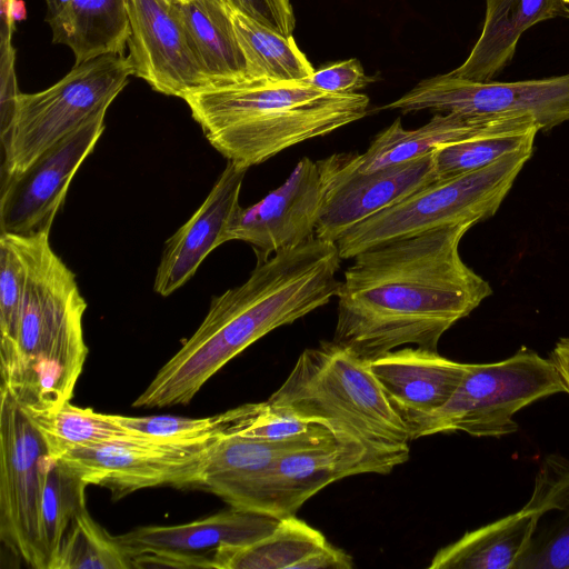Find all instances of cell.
I'll return each instance as SVG.
<instances>
[{"label": "cell", "mask_w": 569, "mask_h": 569, "mask_svg": "<svg viewBox=\"0 0 569 569\" xmlns=\"http://www.w3.org/2000/svg\"><path fill=\"white\" fill-rule=\"evenodd\" d=\"M352 558L329 542L305 559L298 569H350Z\"/></svg>", "instance_id": "8d00e7d4"}, {"label": "cell", "mask_w": 569, "mask_h": 569, "mask_svg": "<svg viewBox=\"0 0 569 569\" xmlns=\"http://www.w3.org/2000/svg\"><path fill=\"white\" fill-rule=\"evenodd\" d=\"M28 413L41 433L49 453L53 457H61L74 448L91 447L142 435L122 427L114 415L99 413L91 408H80L70 401L54 409Z\"/></svg>", "instance_id": "f546056e"}, {"label": "cell", "mask_w": 569, "mask_h": 569, "mask_svg": "<svg viewBox=\"0 0 569 569\" xmlns=\"http://www.w3.org/2000/svg\"><path fill=\"white\" fill-rule=\"evenodd\" d=\"M267 401L323 423L339 440L357 442L396 466L409 458V427L391 407L369 362L332 340L305 349Z\"/></svg>", "instance_id": "5b68a950"}, {"label": "cell", "mask_w": 569, "mask_h": 569, "mask_svg": "<svg viewBox=\"0 0 569 569\" xmlns=\"http://www.w3.org/2000/svg\"><path fill=\"white\" fill-rule=\"evenodd\" d=\"M326 188L321 160L303 157L282 186L257 203L237 210L224 242L249 243L259 262L316 237Z\"/></svg>", "instance_id": "9a60e30c"}, {"label": "cell", "mask_w": 569, "mask_h": 569, "mask_svg": "<svg viewBox=\"0 0 569 569\" xmlns=\"http://www.w3.org/2000/svg\"><path fill=\"white\" fill-rule=\"evenodd\" d=\"M395 467L357 442L336 438L279 456L222 500L232 508L283 519L296 516L307 500L335 481L359 473L386 475Z\"/></svg>", "instance_id": "30bf717a"}, {"label": "cell", "mask_w": 569, "mask_h": 569, "mask_svg": "<svg viewBox=\"0 0 569 569\" xmlns=\"http://www.w3.org/2000/svg\"><path fill=\"white\" fill-rule=\"evenodd\" d=\"M522 508L539 517L546 512L555 517L535 531L516 569H569V460L558 455L543 460Z\"/></svg>", "instance_id": "603a6c76"}, {"label": "cell", "mask_w": 569, "mask_h": 569, "mask_svg": "<svg viewBox=\"0 0 569 569\" xmlns=\"http://www.w3.org/2000/svg\"><path fill=\"white\" fill-rule=\"evenodd\" d=\"M263 26L284 36H292L296 19L290 0H222Z\"/></svg>", "instance_id": "d590c367"}, {"label": "cell", "mask_w": 569, "mask_h": 569, "mask_svg": "<svg viewBox=\"0 0 569 569\" xmlns=\"http://www.w3.org/2000/svg\"><path fill=\"white\" fill-rule=\"evenodd\" d=\"M381 109L485 118L530 116L547 132L569 120V72L513 82L475 81L448 72L421 80Z\"/></svg>", "instance_id": "8fae6325"}, {"label": "cell", "mask_w": 569, "mask_h": 569, "mask_svg": "<svg viewBox=\"0 0 569 569\" xmlns=\"http://www.w3.org/2000/svg\"><path fill=\"white\" fill-rule=\"evenodd\" d=\"M17 237L27 283L16 341L0 347L1 387L28 412H39L73 396L88 355L82 327L87 302L49 234Z\"/></svg>", "instance_id": "3957f363"}, {"label": "cell", "mask_w": 569, "mask_h": 569, "mask_svg": "<svg viewBox=\"0 0 569 569\" xmlns=\"http://www.w3.org/2000/svg\"><path fill=\"white\" fill-rule=\"evenodd\" d=\"M228 435L277 443L323 442L336 438L323 423L299 418L268 401L237 407L234 423Z\"/></svg>", "instance_id": "1f68e13d"}, {"label": "cell", "mask_w": 569, "mask_h": 569, "mask_svg": "<svg viewBox=\"0 0 569 569\" xmlns=\"http://www.w3.org/2000/svg\"><path fill=\"white\" fill-rule=\"evenodd\" d=\"M48 457L27 410L0 387V539L36 569H46L40 513Z\"/></svg>", "instance_id": "9c48e42d"}, {"label": "cell", "mask_w": 569, "mask_h": 569, "mask_svg": "<svg viewBox=\"0 0 569 569\" xmlns=\"http://www.w3.org/2000/svg\"><path fill=\"white\" fill-rule=\"evenodd\" d=\"M231 18L250 79L299 81L315 72L292 36L281 34L232 8Z\"/></svg>", "instance_id": "83f0119b"}, {"label": "cell", "mask_w": 569, "mask_h": 569, "mask_svg": "<svg viewBox=\"0 0 569 569\" xmlns=\"http://www.w3.org/2000/svg\"><path fill=\"white\" fill-rule=\"evenodd\" d=\"M326 197L317 238L336 242L345 232L435 182L432 153L371 172H356L347 153L321 159Z\"/></svg>", "instance_id": "2e32d148"}, {"label": "cell", "mask_w": 569, "mask_h": 569, "mask_svg": "<svg viewBox=\"0 0 569 569\" xmlns=\"http://www.w3.org/2000/svg\"><path fill=\"white\" fill-rule=\"evenodd\" d=\"M539 131L530 116L498 118L470 136L439 146L432 152L437 179L477 171L513 152L532 151Z\"/></svg>", "instance_id": "484cf974"}, {"label": "cell", "mask_w": 569, "mask_h": 569, "mask_svg": "<svg viewBox=\"0 0 569 569\" xmlns=\"http://www.w3.org/2000/svg\"><path fill=\"white\" fill-rule=\"evenodd\" d=\"M498 118L436 113L426 124L405 129L400 118L380 131L362 153H347L356 172H371L432 153L439 146L470 136Z\"/></svg>", "instance_id": "7402d4cb"}, {"label": "cell", "mask_w": 569, "mask_h": 569, "mask_svg": "<svg viewBox=\"0 0 569 569\" xmlns=\"http://www.w3.org/2000/svg\"><path fill=\"white\" fill-rule=\"evenodd\" d=\"M89 482L62 458L49 453L46 467L40 537L46 569H53L63 537L77 515L86 510Z\"/></svg>", "instance_id": "f1b7e54d"}, {"label": "cell", "mask_w": 569, "mask_h": 569, "mask_svg": "<svg viewBox=\"0 0 569 569\" xmlns=\"http://www.w3.org/2000/svg\"><path fill=\"white\" fill-rule=\"evenodd\" d=\"M54 43L67 46L74 64L123 53L130 36L127 0H44Z\"/></svg>", "instance_id": "44dd1931"}, {"label": "cell", "mask_w": 569, "mask_h": 569, "mask_svg": "<svg viewBox=\"0 0 569 569\" xmlns=\"http://www.w3.org/2000/svg\"><path fill=\"white\" fill-rule=\"evenodd\" d=\"M170 1H172L174 3H186V2H189L191 0H170Z\"/></svg>", "instance_id": "f35d334b"}, {"label": "cell", "mask_w": 569, "mask_h": 569, "mask_svg": "<svg viewBox=\"0 0 569 569\" xmlns=\"http://www.w3.org/2000/svg\"><path fill=\"white\" fill-rule=\"evenodd\" d=\"M539 516L521 508L441 548L429 569H516L529 548Z\"/></svg>", "instance_id": "cb8c5ba5"}, {"label": "cell", "mask_w": 569, "mask_h": 569, "mask_svg": "<svg viewBox=\"0 0 569 569\" xmlns=\"http://www.w3.org/2000/svg\"><path fill=\"white\" fill-rule=\"evenodd\" d=\"M303 81L325 92L348 94L367 87L371 79L357 59H348L323 66Z\"/></svg>", "instance_id": "e575fe53"}, {"label": "cell", "mask_w": 569, "mask_h": 569, "mask_svg": "<svg viewBox=\"0 0 569 569\" xmlns=\"http://www.w3.org/2000/svg\"><path fill=\"white\" fill-rule=\"evenodd\" d=\"M131 556L83 510L70 523L53 569H132Z\"/></svg>", "instance_id": "4dcf8cb0"}, {"label": "cell", "mask_w": 569, "mask_h": 569, "mask_svg": "<svg viewBox=\"0 0 569 569\" xmlns=\"http://www.w3.org/2000/svg\"><path fill=\"white\" fill-rule=\"evenodd\" d=\"M124 428L149 437L188 443L210 442L230 433L236 419V408L206 418L174 416L127 417L114 415Z\"/></svg>", "instance_id": "d6a6232c"}, {"label": "cell", "mask_w": 569, "mask_h": 569, "mask_svg": "<svg viewBox=\"0 0 569 569\" xmlns=\"http://www.w3.org/2000/svg\"><path fill=\"white\" fill-rule=\"evenodd\" d=\"M248 168L228 161L209 194L166 242L153 290L162 297L180 289L207 256L226 243L227 228L240 208L239 197Z\"/></svg>", "instance_id": "e0dca14e"}, {"label": "cell", "mask_w": 569, "mask_h": 569, "mask_svg": "<svg viewBox=\"0 0 569 569\" xmlns=\"http://www.w3.org/2000/svg\"><path fill=\"white\" fill-rule=\"evenodd\" d=\"M26 283L27 264L18 237L0 233V347L16 341Z\"/></svg>", "instance_id": "836d02e7"}, {"label": "cell", "mask_w": 569, "mask_h": 569, "mask_svg": "<svg viewBox=\"0 0 569 569\" xmlns=\"http://www.w3.org/2000/svg\"><path fill=\"white\" fill-rule=\"evenodd\" d=\"M210 442L188 443L140 435L74 448L60 458L89 485L107 487L113 499L140 489H188Z\"/></svg>", "instance_id": "7c38bea8"}, {"label": "cell", "mask_w": 569, "mask_h": 569, "mask_svg": "<svg viewBox=\"0 0 569 569\" xmlns=\"http://www.w3.org/2000/svg\"><path fill=\"white\" fill-rule=\"evenodd\" d=\"M177 4L210 87L250 79L231 8L222 0H191Z\"/></svg>", "instance_id": "d4e9b609"}, {"label": "cell", "mask_w": 569, "mask_h": 569, "mask_svg": "<svg viewBox=\"0 0 569 569\" xmlns=\"http://www.w3.org/2000/svg\"><path fill=\"white\" fill-rule=\"evenodd\" d=\"M567 4H569V0H563Z\"/></svg>", "instance_id": "ab89813d"}, {"label": "cell", "mask_w": 569, "mask_h": 569, "mask_svg": "<svg viewBox=\"0 0 569 569\" xmlns=\"http://www.w3.org/2000/svg\"><path fill=\"white\" fill-rule=\"evenodd\" d=\"M104 118L98 116L46 150L22 172L3 178L1 233H50L74 174L104 131Z\"/></svg>", "instance_id": "4fadbf2b"}, {"label": "cell", "mask_w": 569, "mask_h": 569, "mask_svg": "<svg viewBox=\"0 0 569 569\" xmlns=\"http://www.w3.org/2000/svg\"><path fill=\"white\" fill-rule=\"evenodd\" d=\"M567 392L553 362L521 348L498 362L468 363L451 398L410 428L411 439L463 431L473 437H502L518 430L513 416L548 396Z\"/></svg>", "instance_id": "ba28073f"}, {"label": "cell", "mask_w": 569, "mask_h": 569, "mask_svg": "<svg viewBox=\"0 0 569 569\" xmlns=\"http://www.w3.org/2000/svg\"><path fill=\"white\" fill-rule=\"evenodd\" d=\"M337 243L313 237L257 262L249 278L211 300L194 333L160 368L134 408L187 405L250 345L336 297Z\"/></svg>", "instance_id": "7a4b0ae2"}, {"label": "cell", "mask_w": 569, "mask_h": 569, "mask_svg": "<svg viewBox=\"0 0 569 569\" xmlns=\"http://www.w3.org/2000/svg\"><path fill=\"white\" fill-rule=\"evenodd\" d=\"M280 519L230 508L191 522L144 526L116 536L131 556L141 553L213 555L226 546L243 547L269 535Z\"/></svg>", "instance_id": "d6986e66"}, {"label": "cell", "mask_w": 569, "mask_h": 569, "mask_svg": "<svg viewBox=\"0 0 569 569\" xmlns=\"http://www.w3.org/2000/svg\"><path fill=\"white\" fill-rule=\"evenodd\" d=\"M532 151L507 154L492 164L436 180L345 232L337 241L341 259L373 247L458 223L492 217Z\"/></svg>", "instance_id": "8992f818"}, {"label": "cell", "mask_w": 569, "mask_h": 569, "mask_svg": "<svg viewBox=\"0 0 569 569\" xmlns=\"http://www.w3.org/2000/svg\"><path fill=\"white\" fill-rule=\"evenodd\" d=\"M327 543L319 530L291 516L280 519L269 535L251 545L219 548L216 569H298Z\"/></svg>", "instance_id": "4316f807"}, {"label": "cell", "mask_w": 569, "mask_h": 569, "mask_svg": "<svg viewBox=\"0 0 569 569\" xmlns=\"http://www.w3.org/2000/svg\"><path fill=\"white\" fill-rule=\"evenodd\" d=\"M550 360L559 371L569 393V338H560L550 355Z\"/></svg>", "instance_id": "74e56055"}, {"label": "cell", "mask_w": 569, "mask_h": 569, "mask_svg": "<svg viewBox=\"0 0 569 569\" xmlns=\"http://www.w3.org/2000/svg\"><path fill=\"white\" fill-rule=\"evenodd\" d=\"M209 143L228 161L260 164L368 113V96L325 92L303 80L248 79L183 98Z\"/></svg>", "instance_id": "277c9868"}, {"label": "cell", "mask_w": 569, "mask_h": 569, "mask_svg": "<svg viewBox=\"0 0 569 569\" xmlns=\"http://www.w3.org/2000/svg\"><path fill=\"white\" fill-rule=\"evenodd\" d=\"M569 18L563 0H486L481 33L467 59L451 76L490 81L511 60L521 34L533 24Z\"/></svg>", "instance_id": "ffe728a7"}, {"label": "cell", "mask_w": 569, "mask_h": 569, "mask_svg": "<svg viewBox=\"0 0 569 569\" xmlns=\"http://www.w3.org/2000/svg\"><path fill=\"white\" fill-rule=\"evenodd\" d=\"M467 368L468 363L418 347L395 349L369 361L371 373L409 430L451 398Z\"/></svg>", "instance_id": "ac0fdd59"}, {"label": "cell", "mask_w": 569, "mask_h": 569, "mask_svg": "<svg viewBox=\"0 0 569 569\" xmlns=\"http://www.w3.org/2000/svg\"><path fill=\"white\" fill-rule=\"evenodd\" d=\"M472 226L429 230L352 258L336 295L332 341L368 362L402 346L437 351L442 335L492 293L459 253Z\"/></svg>", "instance_id": "6da1fadb"}, {"label": "cell", "mask_w": 569, "mask_h": 569, "mask_svg": "<svg viewBox=\"0 0 569 569\" xmlns=\"http://www.w3.org/2000/svg\"><path fill=\"white\" fill-rule=\"evenodd\" d=\"M133 76L123 53H108L74 67L53 86L17 98L13 118L0 133L3 178L16 176L87 122L106 114Z\"/></svg>", "instance_id": "52a82bcc"}, {"label": "cell", "mask_w": 569, "mask_h": 569, "mask_svg": "<svg viewBox=\"0 0 569 569\" xmlns=\"http://www.w3.org/2000/svg\"><path fill=\"white\" fill-rule=\"evenodd\" d=\"M127 56L133 76L154 91L186 96L210 82L191 44L178 4L170 0H127Z\"/></svg>", "instance_id": "5bb4252c"}]
</instances>
